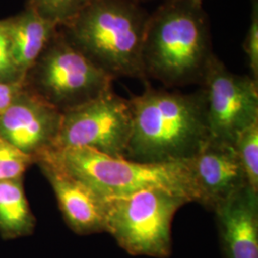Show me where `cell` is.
I'll return each instance as SVG.
<instances>
[{
	"mask_svg": "<svg viewBox=\"0 0 258 258\" xmlns=\"http://www.w3.org/2000/svg\"><path fill=\"white\" fill-rule=\"evenodd\" d=\"M6 20L14 60L26 79L58 27L29 7Z\"/></svg>",
	"mask_w": 258,
	"mask_h": 258,
	"instance_id": "obj_13",
	"label": "cell"
},
{
	"mask_svg": "<svg viewBox=\"0 0 258 258\" xmlns=\"http://www.w3.org/2000/svg\"><path fill=\"white\" fill-rule=\"evenodd\" d=\"M131 1H134V2H136V3H140L141 1H146V0H131Z\"/></svg>",
	"mask_w": 258,
	"mask_h": 258,
	"instance_id": "obj_22",
	"label": "cell"
},
{
	"mask_svg": "<svg viewBox=\"0 0 258 258\" xmlns=\"http://www.w3.org/2000/svg\"><path fill=\"white\" fill-rule=\"evenodd\" d=\"M209 139L233 145L258 121V83L251 76L234 74L213 55L203 82Z\"/></svg>",
	"mask_w": 258,
	"mask_h": 258,
	"instance_id": "obj_8",
	"label": "cell"
},
{
	"mask_svg": "<svg viewBox=\"0 0 258 258\" xmlns=\"http://www.w3.org/2000/svg\"><path fill=\"white\" fill-rule=\"evenodd\" d=\"M145 10L131 0H91L61 29L84 55L114 80L147 82L143 45L148 25Z\"/></svg>",
	"mask_w": 258,
	"mask_h": 258,
	"instance_id": "obj_3",
	"label": "cell"
},
{
	"mask_svg": "<svg viewBox=\"0 0 258 258\" xmlns=\"http://www.w3.org/2000/svg\"><path fill=\"white\" fill-rule=\"evenodd\" d=\"M113 81L58 27L29 70L25 86L64 112L110 90Z\"/></svg>",
	"mask_w": 258,
	"mask_h": 258,
	"instance_id": "obj_6",
	"label": "cell"
},
{
	"mask_svg": "<svg viewBox=\"0 0 258 258\" xmlns=\"http://www.w3.org/2000/svg\"><path fill=\"white\" fill-rule=\"evenodd\" d=\"M35 160L0 136V181L22 178Z\"/></svg>",
	"mask_w": 258,
	"mask_h": 258,
	"instance_id": "obj_17",
	"label": "cell"
},
{
	"mask_svg": "<svg viewBox=\"0 0 258 258\" xmlns=\"http://www.w3.org/2000/svg\"><path fill=\"white\" fill-rule=\"evenodd\" d=\"M132 130L124 159L146 164L184 162L209 140L203 88L184 94L153 88L129 99Z\"/></svg>",
	"mask_w": 258,
	"mask_h": 258,
	"instance_id": "obj_1",
	"label": "cell"
},
{
	"mask_svg": "<svg viewBox=\"0 0 258 258\" xmlns=\"http://www.w3.org/2000/svg\"><path fill=\"white\" fill-rule=\"evenodd\" d=\"M131 130L129 100L110 89L90 102L62 112L53 148H91L107 156L125 158Z\"/></svg>",
	"mask_w": 258,
	"mask_h": 258,
	"instance_id": "obj_7",
	"label": "cell"
},
{
	"mask_svg": "<svg viewBox=\"0 0 258 258\" xmlns=\"http://www.w3.org/2000/svg\"><path fill=\"white\" fill-rule=\"evenodd\" d=\"M167 1H175V0H167Z\"/></svg>",
	"mask_w": 258,
	"mask_h": 258,
	"instance_id": "obj_23",
	"label": "cell"
},
{
	"mask_svg": "<svg viewBox=\"0 0 258 258\" xmlns=\"http://www.w3.org/2000/svg\"><path fill=\"white\" fill-rule=\"evenodd\" d=\"M187 203L184 196L159 188L104 199L105 232L132 256L168 258L174 215Z\"/></svg>",
	"mask_w": 258,
	"mask_h": 258,
	"instance_id": "obj_5",
	"label": "cell"
},
{
	"mask_svg": "<svg viewBox=\"0 0 258 258\" xmlns=\"http://www.w3.org/2000/svg\"><path fill=\"white\" fill-rule=\"evenodd\" d=\"M0 82H25V77L19 71L13 57L6 19H0Z\"/></svg>",
	"mask_w": 258,
	"mask_h": 258,
	"instance_id": "obj_18",
	"label": "cell"
},
{
	"mask_svg": "<svg viewBox=\"0 0 258 258\" xmlns=\"http://www.w3.org/2000/svg\"><path fill=\"white\" fill-rule=\"evenodd\" d=\"M62 112L28 89L0 115V136L35 162L54 148Z\"/></svg>",
	"mask_w": 258,
	"mask_h": 258,
	"instance_id": "obj_9",
	"label": "cell"
},
{
	"mask_svg": "<svg viewBox=\"0 0 258 258\" xmlns=\"http://www.w3.org/2000/svg\"><path fill=\"white\" fill-rule=\"evenodd\" d=\"M224 258H258V191L244 186L214 208Z\"/></svg>",
	"mask_w": 258,
	"mask_h": 258,
	"instance_id": "obj_12",
	"label": "cell"
},
{
	"mask_svg": "<svg viewBox=\"0 0 258 258\" xmlns=\"http://www.w3.org/2000/svg\"><path fill=\"white\" fill-rule=\"evenodd\" d=\"M181 1H184L185 3L196 7H202V3H203V0H181Z\"/></svg>",
	"mask_w": 258,
	"mask_h": 258,
	"instance_id": "obj_21",
	"label": "cell"
},
{
	"mask_svg": "<svg viewBox=\"0 0 258 258\" xmlns=\"http://www.w3.org/2000/svg\"><path fill=\"white\" fill-rule=\"evenodd\" d=\"M251 17L243 48L248 57L251 77L258 80V0H251Z\"/></svg>",
	"mask_w": 258,
	"mask_h": 258,
	"instance_id": "obj_19",
	"label": "cell"
},
{
	"mask_svg": "<svg viewBox=\"0 0 258 258\" xmlns=\"http://www.w3.org/2000/svg\"><path fill=\"white\" fill-rule=\"evenodd\" d=\"M22 185V178L0 181V235L16 239L30 235L35 228Z\"/></svg>",
	"mask_w": 258,
	"mask_h": 258,
	"instance_id": "obj_14",
	"label": "cell"
},
{
	"mask_svg": "<svg viewBox=\"0 0 258 258\" xmlns=\"http://www.w3.org/2000/svg\"><path fill=\"white\" fill-rule=\"evenodd\" d=\"M91 0H28L27 7L57 27L69 23Z\"/></svg>",
	"mask_w": 258,
	"mask_h": 258,
	"instance_id": "obj_16",
	"label": "cell"
},
{
	"mask_svg": "<svg viewBox=\"0 0 258 258\" xmlns=\"http://www.w3.org/2000/svg\"><path fill=\"white\" fill-rule=\"evenodd\" d=\"M25 87V82L2 83L0 82V115L6 110Z\"/></svg>",
	"mask_w": 258,
	"mask_h": 258,
	"instance_id": "obj_20",
	"label": "cell"
},
{
	"mask_svg": "<svg viewBox=\"0 0 258 258\" xmlns=\"http://www.w3.org/2000/svg\"><path fill=\"white\" fill-rule=\"evenodd\" d=\"M209 19L202 7L166 1L149 16L143 45L147 77L166 87L201 83L212 55Z\"/></svg>",
	"mask_w": 258,
	"mask_h": 258,
	"instance_id": "obj_2",
	"label": "cell"
},
{
	"mask_svg": "<svg viewBox=\"0 0 258 258\" xmlns=\"http://www.w3.org/2000/svg\"><path fill=\"white\" fill-rule=\"evenodd\" d=\"M199 194V204L216 206L248 185L233 145L209 139L188 160Z\"/></svg>",
	"mask_w": 258,
	"mask_h": 258,
	"instance_id": "obj_10",
	"label": "cell"
},
{
	"mask_svg": "<svg viewBox=\"0 0 258 258\" xmlns=\"http://www.w3.org/2000/svg\"><path fill=\"white\" fill-rule=\"evenodd\" d=\"M40 157L47 158L74 176L102 199L159 188L184 196L189 202L199 203V194L188 160L146 164L107 156L87 148H52Z\"/></svg>",
	"mask_w": 258,
	"mask_h": 258,
	"instance_id": "obj_4",
	"label": "cell"
},
{
	"mask_svg": "<svg viewBox=\"0 0 258 258\" xmlns=\"http://www.w3.org/2000/svg\"><path fill=\"white\" fill-rule=\"evenodd\" d=\"M36 162L54 190L68 227L80 235L105 232L104 199L47 158Z\"/></svg>",
	"mask_w": 258,
	"mask_h": 258,
	"instance_id": "obj_11",
	"label": "cell"
},
{
	"mask_svg": "<svg viewBox=\"0 0 258 258\" xmlns=\"http://www.w3.org/2000/svg\"><path fill=\"white\" fill-rule=\"evenodd\" d=\"M249 187L258 191V121L245 129L233 143Z\"/></svg>",
	"mask_w": 258,
	"mask_h": 258,
	"instance_id": "obj_15",
	"label": "cell"
}]
</instances>
